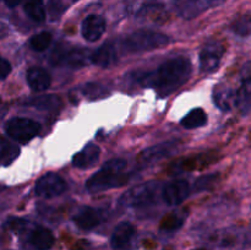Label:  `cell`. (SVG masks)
<instances>
[{
  "label": "cell",
  "instance_id": "1",
  "mask_svg": "<svg viewBox=\"0 0 251 250\" xmlns=\"http://www.w3.org/2000/svg\"><path fill=\"white\" fill-rule=\"evenodd\" d=\"M193 71L185 58H173L162 64L156 71L136 74L137 81L146 87H153L161 97H167L189 80Z\"/></svg>",
  "mask_w": 251,
  "mask_h": 250
},
{
  "label": "cell",
  "instance_id": "2",
  "mask_svg": "<svg viewBox=\"0 0 251 250\" xmlns=\"http://www.w3.org/2000/svg\"><path fill=\"white\" fill-rule=\"evenodd\" d=\"M126 164V161L122 158L105 162L104 166L86 181V189L91 194H98L125 184L129 179V176L124 174Z\"/></svg>",
  "mask_w": 251,
  "mask_h": 250
},
{
  "label": "cell",
  "instance_id": "3",
  "mask_svg": "<svg viewBox=\"0 0 251 250\" xmlns=\"http://www.w3.org/2000/svg\"><path fill=\"white\" fill-rule=\"evenodd\" d=\"M171 43L167 34L151 29H140L123 39V49L127 53H144L163 48Z\"/></svg>",
  "mask_w": 251,
  "mask_h": 250
},
{
  "label": "cell",
  "instance_id": "4",
  "mask_svg": "<svg viewBox=\"0 0 251 250\" xmlns=\"http://www.w3.org/2000/svg\"><path fill=\"white\" fill-rule=\"evenodd\" d=\"M159 193L158 181H147L129 189L120 198L119 203L124 207L139 208L154 202Z\"/></svg>",
  "mask_w": 251,
  "mask_h": 250
},
{
  "label": "cell",
  "instance_id": "5",
  "mask_svg": "<svg viewBox=\"0 0 251 250\" xmlns=\"http://www.w3.org/2000/svg\"><path fill=\"white\" fill-rule=\"evenodd\" d=\"M5 131L15 141L27 144L41 132V125L28 118H12L5 125Z\"/></svg>",
  "mask_w": 251,
  "mask_h": 250
},
{
  "label": "cell",
  "instance_id": "6",
  "mask_svg": "<svg viewBox=\"0 0 251 250\" xmlns=\"http://www.w3.org/2000/svg\"><path fill=\"white\" fill-rule=\"evenodd\" d=\"M225 54V46L218 41H211L203 46L200 53V69L205 74H212L220 66Z\"/></svg>",
  "mask_w": 251,
  "mask_h": 250
},
{
  "label": "cell",
  "instance_id": "7",
  "mask_svg": "<svg viewBox=\"0 0 251 250\" xmlns=\"http://www.w3.org/2000/svg\"><path fill=\"white\" fill-rule=\"evenodd\" d=\"M179 150V142L178 141H168L164 144L154 145V146L149 147V149L144 150L137 157V164L140 167H146L150 164L154 163L164 159L166 157H169L171 154L176 153Z\"/></svg>",
  "mask_w": 251,
  "mask_h": 250
},
{
  "label": "cell",
  "instance_id": "8",
  "mask_svg": "<svg viewBox=\"0 0 251 250\" xmlns=\"http://www.w3.org/2000/svg\"><path fill=\"white\" fill-rule=\"evenodd\" d=\"M66 190V183L60 175L55 173H47L37 180L34 191L38 196L46 199L55 198Z\"/></svg>",
  "mask_w": 251,
  "mask_h": 250
},
{
  "label": "cell",
  "instance_id": "9",
  "mask_svg": "<svg viewBox=\"0 0 251 250\" xmlns=\"http://www.w3.org/2000/svg\"><path fill=\"white\" fill-rule=\"evenodd\" d=\"M87 51L83 49L59 48L51 54V64L64 65L69 68H82L87 63Z\"/></svg>",
  "mask_w": 251,
  "mask_h": 250
},
{
  "label": "cell",
  "instance_id": "10",
  "mask_svg": "<svg viewBox=\"0 0 251 250\" xmlns=\"http://www.w3.org/2000/svg\"><path fill=\"white\" fill-rule=\"evenodd\" d=\"M190 194V185L184 179H178L167 184L162 191L164 202L169 206H178L188 199Z\"/></svg>",
  "mask_w": 251,
  "mask_h": 250
},
{
  "label": "cell",
  "instance_id": "11",
  "mask_svg": "<svg viewBox=\"0 0 251 250\" xmlns=\"http://www.w3.org/2000/svg\"><path fill=\"white\" fill-rule=\"evenodd\" d=\"M135 233H136V229L134 225L130 222H120L113 230L112 237H110V245L114 250H126L134 239Z\"/></svg>",
  "mask_w": 251,
  "mask_h": 250
},
{
  "label": "cell",
  "instance_id": "12",
  "mask_svg": "<svg viewBox=\"0 0 251 250\" xmlns=\"http://www.w3.org/2000/svg\"><path fill=\"white\" fill-rule=\"evenodd\" d=\"M105 32V20L100 15H88L81 25V33L87 42H97Z\"/></svg>",
  "mask_w": 251,
  "mask_h": 250
},
{
  "label": "cell",
  "instance_id": "13",
  "mask_svg": "<svg viewBox=\"0 0 251 250\" xmlns=\"http://www.w3.org/2000/svg\"><path fill=\"white\" fill-rule=\"evenodd\" d=\"M100 149L95 144H88L81 151L74 154L73 164L76 168L87 169L95 166L100 159Z\"/></svg>",
  "mask_w": 251,
  "mask_h": 250
},
{
  "label": "cell",
  "instance_id": "14",
  "mask_svg": "<svg viewBox=\"0 0 251 250\" xmlns=\"http://www.w3.org/2000/svg\"><path fill=\"white\" fill-rule=\"evenodd\" d=\"M74 222L78 228L83 230H90L96 228L102 222V215L97 208L82 207L74 216Z\"/></svg>",
  "mask_w": 251,
  "mask_h": 250
},
{
  "label": "cell",
  "instance_id": "15",
  "mask_svg": "<svg viewBox=\"0 0 251 250\" xmlns=\"http://www.w3.org/2000/svg\"><path fill=\"white\" fill-rule=\"evenodd\" d=\"M226 0H188L180 9V15L184 19H194L211 7L223 4Z\"/></svg>",
  "mask_w": 251,
  "mask_h": 250
},
{
  "label": "cell",
  "instance_id": "16",
  "mask_svg": "<svg viewBox=\"0 0 251 250\" xmlns=\"http://www.w3.org/2000/svg\"><path fill=\"white\" fill-rule=\"evenodd\" d=\"M91 61L100 68H110L118 60V54L115 47L112 43H104L90 56Z\"/></svg>",
  "mask_w": 251,
  "mask_h": 250
},
{
  "label": "cell",
  "instance_id": "17",
  "mask_svg": "<svg viewBox=\"0 0 251 250\" xmlns=\"http://www.w3.org/2000/svg\"><path fill=\"white\" fill-rule=\"evenodd\" d=\"M213 103L222 112H229L237 104V93L227 86L218 85L213 91Z\"/></svg>",
  "mask_w": 251,
  "mask_h": 250
},
{
  "label": "cell",
  "instance_id": "18",
  "mask_svg": "<svg viewBox=\"0 0 251 250\" xmlns=\"http://www.w3.org/2000/svg\"><path fill=\"white\" fill-rule=\"evenodd\" d=\"M27 83L34 92L46 91L50 86V75L42 68H31L27 71Z\"/></svg>",
  "mask_w": 251,
  "mask_h": 250
},
{
  "label": "cell",
  "instance_id": "19",
  "mask_svg": "<svg viewBox=\"0 0 251 250\" xmlns=\"http://www.w3.org/2000/svg\"><path fill=\"white\" fill-rule=\"evenodd\" d=\"M29 243L37 250H49L55 243V238L48 228L38 227L29 234Z\"/></svg>",
  "mask_w": 251,
  "mask_h": 250
},
{
  "label": "cell",
  "instance_id": "20",
  "mask_svg": "<svg viewBox=\"0 0 251 250\" xmlns=\"http://www.w3.org/2000/svg\"><path fill=\"white\" fill-rule=\"evenodd\" d=\"M206 163H207V154H205V156L190 157V158H183L173 163V166L171 167V172L172 174H179L183 173V172L194 171V169H198L200 167L207 166Z\"/></svg>",
  "mask_w": 251,
  "mask_h": 250
},
{
  "label": "cell",
  "instance_id": "21",
  "mask_svg": "<svg viewBox=\"0 0 251 250\" xmlns=\"http://www.w3.org/2000/svg\"><path fill=\"white\" fill-rule=\"evenodd\" d=\"M26 104L29 105V107L37 108L39 110L53 112V110H58V108H60L61 100L55 95H46L28 100Z\"/></svg>",
  "mask_w": 251,
  "mask_h": 250
},
{
  "label": "cell",
  "instance_id": "22",
  "mask_svg": "<svg viewBox=\"0 0 251 250\" xmlns=\"http://www.w3.org/2000/svg\"><path fill=\"white\" fill-rule=\"evenodd\" d=\"M251 69V68H250ZM245 68L242 83L237 92V104L240 108H248L251 102V70Z\"/></svg>",
  "mask_w": 251,
  "mask_h": 250
},
{
  "label": "cell",
  "instance_id": "23",
  "mask_svg": "<svg viewBox=\"0 0 251 250\" xmlns=\"http://www.w3.org/2000/svg\"><path fill=\"white\" fill-rule=\"evenodd\" d=\"M20 149L6 140L5 137L0 136V166H9L15 159L19 157Z\"/></svg>",
  "mask_w": 251,
  "mask_h": 250
},
{
  "label": "cell",
  "instance_id": "24",
  "mask_svg": "<svg viewBox=\"0 0 251 250\" xmlns=\"http://www.w3.org/2000/svg\"><path fill=\"white\" fill-rule=\"evenodd\" d=\"M206 123H207V115H206V113L201 108H196V109H193L190 113H188L181 119L180 124L185 129H195V127L202 126Z\"/></svg>",
  "mask_w": 251,
  "mask_h": 250
},
{
  "label": "cell",
  "instance_id": "25",
  "mask_svg": "<svg viewBox=\"0 0 251 250\" xmlns=\"http://www.w3.org/2000/svg\"><path fill=\"white\" fill-rule=\"evenodd\" d=\"M24 10L27 16L33 21L43 22L46 20V9L42 0H27Z\"/></svg>",
  "mask_w": 251,
  "mask_h": 250
},
{
  "label": "cell",
  "instance_id": "26",
  "mask_svg": "<svg viewBox=\"0 0 251 250\" xmlns=\"http://www.w3.org/2000/svg\"><path fill=\"white\" fill-rule=\"evenodd\" d=\"M82 93L90 100H100L109 95L107 87L98 82H88L82 87Z\"/></svg>",
  "mask_w": 251,
  "mask_h": 250
},
{
  "label": "cell",
  "instance_id": "27",
  "mask_svg": "<svg viewBox=\"0 0 251 250\" xmlns=\"http://www.w3.org/2000/svg\"><path fill=\"white\" fill-rule=\"evenodd\" d=\"M51 43V34L49 32H41L37 33L29 39V46L33 50L43 51L48 49V47Z\"/></svg>",
  "mask_w": 251,
  "mask_h": 250
},
{
  "label": "cell",
  "instance_id": "28",
  "mask_svg": "<svg viewBox=\"0 0 251 250\" xmlns=\"http://www.w3.org/2000/svg\"><path fill=\"white\" fill-rule=\"evenodd\" d=\"M184 222V217L179 213H171L169 216H167L163 221H162L161 229L166 230V232H172V230H176L178 228L181 227Z\"/></svg>",
  "mask_w": 251,
  "mask_h": 250
},
{
  "label": "cell",
  "instance_id": "29",
  "mask_svg": "<svg viewBox=\"0 0 251 250\" xmlns=\"http://www.w3.org/2000/svg\"><path fill=\"white\" fill-rule=\"evenodd\" d=\"M217 180H218V174H207V175L200 176V178L195 181L194 190H195V193H201V191L210 190V189L215 185Z\"/></svg>",
  "mask_w": 251,
  "mask_h": 250
},
{
  "label": "cell",
  "instance_id": "30",
  "mask_svg": "<svg viewBox=\"0 0 251 250\" xmlns=\"http://www.w3.org/2000/svg\"><path fill=\"white\" fill-rule=\"evenodd\" d=\"M232 29L238 36H249L251 33V17L243 16L232 25Z\"/></svg>",
  "mask_w": 251,
  "mask_h": 250
},
{
  "label": "cell",
  "instance_id": "31",
  "mask_svg": "<svg viewBox=\"0 0 251 250\" xmlns=\"http://www.w3.org/2000/svg\"><path fill=\"white\" fill-rule=\"evenodd\" d=\"M27 225V222L21 218H11V220L7 221V227L10 229L15 230V232H21L22 229H25V227Z\"/></svg>",
  "mask_w": 251,
  "mask_h": 250
},
{
  "label": "cell",
  "instance_id": "32",
  "mask_svg": "<svg viewBox=\"0 0 251 250\" xmlns=\"http://www.w3.org/2000/svg\"><path fill=\"white\" fill-rule=\"evenodd\" d=\"M11 73V64L5 58L0 56V80H4Z\"/></svg>",
  "mask_w": 251,
  "mask_h": 250
},
{
  "label": "cell",
  "instance_id": "33",
  "mask_svg": "<svg viewBox=\"0 0 251 250\" xmlns=\"http://www.w3.org/2000/svg\"><path fill=\"white\" fill-rule=\"evenodd\" d=\"M22 1H24V0H4L5 5H6V6H9V7L17 6V5L21 4Z\"/></svg>",
  "mask_w": 251,
  "mask_h": 250
},
{
  "label": "cell",
  "instance_id": "34",
  "mask_svg": "<svg viewBox=\"0 0 251 250\" xmlns=\"http://www.w3.org/2000/svg\"><path fill=\"white\" fill-rule=\"evenodd\" d=\"M7 33H9V28H7V26L0 22V39L4 38Z\"/></svg>",
  "mask_w": 251,
  "mask_h": 250
},
{
  "label": "cell",
  "instance_id": "35",
  "mask_svg": "<svg viewBox=\"0 0 251 250\" xmlns=\"http://www.w3.org/2000/svg\"><path fill=\"white\" fill-rule=\"evenodd\" d=\"M196 250H207V249H196Z\"/></svg>",
  "mask_w": 251,
  "mask_h": 250
}]
</instances>
